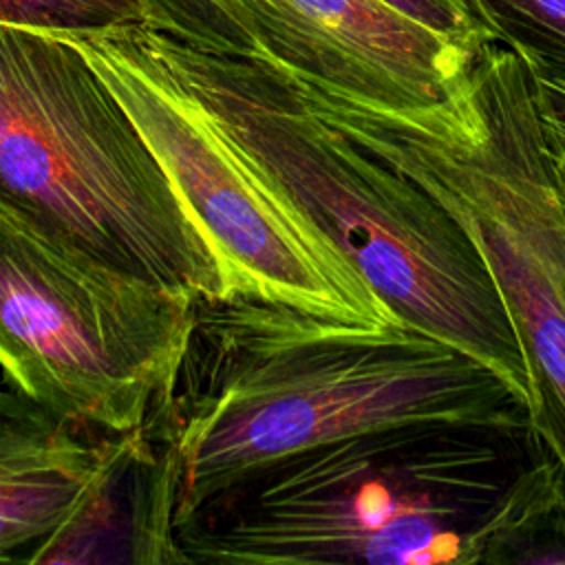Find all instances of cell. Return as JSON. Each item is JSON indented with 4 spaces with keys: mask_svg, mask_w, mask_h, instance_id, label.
Returning a JSON list of instances; mask_svg holds the SVG:
<instances>
[{
    "mask_svg": "<svg viewBox=\"0 0 565 565\" xmlns=\"http://www.w3.org/2000/svg\"><path fill=\"white\" fill-rule=\"evenodd\" d=\"M413 422L532 426L481 360L413 327H338L258 300H199L185 360L148 428L174 525L316 446Z\"/></svg>",
    "mask_w": 565,
    "mask_h": 565,
    "instance_id": "6da1fadb",
    "label": "cell"
},
{
    "mask_svg": "<svg viewBox=\"0 0 565 565\" xmlns=\"http://www.w3.org/2000/svg\"><path fill=\"white\" fill-rule=\"evenodd\" d=\"M148 33L218 126L402 322L481 360L532 406L514 322L481 254L439 201L311 110L269 64Z\"/></svg>",
    "mask_w": 565,
    "mask_h": 565,
    "instance_id": "7a4b0ae2",
    "label": "cell"
},
{
    "mask_svg": "<svg viewBox=\"0 0 565 565\" xmlns=\"http://www.w3.org/2000/svg\"><path fill=\"white\" fill-rule=\"evenodd\" d=\"M532 426L413 422L282 459L174 525L181 563L477 565Z\"/></svg>",
    "mask_w": 565,
    "mask_h": 565,
    "instance_id": "3957f363",
    "label": "cell"
},
{
    "mask_svg": "<svg viewBox=\"0 0 565 565\" xmlns=\"http://www.w3.org/2000/svg\"><path fill=\"white\" fill-rule=\"evenodd\" d=\"M318 115L463 227L525 349L532 430L565 475V212L521 51L483 42L439 104Z\"/></svg>",
    "mask_w": 565,
    "mask_h": 565,
    "instance_id": "277c9868",
    "label": "cell"
},
{
    "mask_svg": "<svg viewBox=\"0 0 565 565\" xmlns=\"http://www.w3.org/2000/svg\"><path fill=\"white\" fill-rule=\"evenodd\" d=\"M0 196L115 265L225 300L216 256L154 152L60 33L0 24Z\"/></svg>",
    "mask_w": 565,
    "mask_h": 565,
    "instance_id": "5b68a950",
    "label": "cell"
},
{
    "mask_svg": "<svg viewBox=\"0 0 565 565\" xmlns=\"http://www.w3.org/2000/svg\"><path fill=\"white\" fill-rule=\"evenodd\" d=\"M199 298L115 265L0 196V375L71 424L148 439Z\"/></svg>",
    "mask_w": 565,
    "mask_h": 565,
    "instance_id": "8992f818",
    "label": "cell"
},
{
    "mask_svg": "<svg viewBox=\"0 0 565 565\" xmlns=\"http://www.w3.org/2000/svg\"><path fill=\"white\" fill-rule=\"evenodd\" d=\"M60 35L88 57L154 152L216 256L225 300H258L349 329L408 327L218 126L154 49L148 24Z\"/></svg>",
    "mask_w": 565,
    "mask_h": 565,
    "instance_id": "52a82bcc",
    "label": "cell"
},
{
    "mask_svg": "<svg viewBox=\"0 0 565 565\" xmlns=\"http://www.w3.org/2000/svg\"><path fill=\"white\" fill-rule=\"evenodd\" d=\"M256 60L318 113L439 104L470 68L466 49L380 0H241Z\"/></svg>",
    "mask_w": 565,
    "mask_h": 565,
    "instance_id": "ba28073f",
    "label": "cell"
},
{
    "mask_svg": "<svg viewBox=\"0 0 565 565\" xmlns=\"http://www.w3.org/2000/svg\"><path fill=\"white\" fill-rule=\"evenodd\" d=\"M150 455L148 439L88 433L2 382L0 563H42Z\"/></svg>",
    "mask_w": 565,
    "mask_h": 565,
    "instance_id": "9c48e42d",
    "label": "cell"
},
{
    "mask_svg": "<svg viewBox=\"0 0 565 565\" xmlns=\"http://www.w3.org/2000/svg\"><path fill=\"white\" fill-rule=\"evenodd\" d=\"M479 563L565 565V475L541 444L492 516Z\"/></svg>",
    "mask_w": 565,
    "mask_h": 565,
    "instance_id": "30bf717a",
    "label": "cell"
},
{
    "mask_svg": "<svg viewBox=\"0 0 565 565\" xmlns=\"http://www.w3.org/2000/svg\"><path fill=\"white\" fill-rule=\"evenodd\" d=\"M141 4L148 26L185 44L243 57L258 53L241 0H141Z\"/></svg>",
    "mask_w": 565,
    "mask_h": 565,
    "instance_id": "8fae6325",
    "label": "cell"
},
{
    "mask_svg": "<svg viewBox=\"0 0 565 565\" xmlns=\"http://www.w3.org/2000/svg\"><path fill=\"white\" fill-rule=\"evenodd\" d=\"M0 24L49 33H95L148 24L141 0H0Z\"/></svg>",
    "mask_w": 565,
    "mask_h": 565,
    "instance_id": "7c38bea8",
    "label": "cell"
},
{
    "mask_svg": "<svg viewBox=\"0 0 565 565\" xmlns=\"http://www.w3.org/2000/svg\"><path fill=\"white\" fill-rule=\"evenodd\" d=\"M501 40L565 68V0H479Z\"/></svg>",
    "mask_w": 565,
    "mask_h": 565,
    "instance_id": "4fadbf2b",
    "label": "cell"
},
{
    "mask_svg": "<svg viewBox=\"0 0 565 565\" xmlns=\"http://www.w3.org/2000/svg\"><path fill=\"white\" fill-rule=\"evenodd\" d=\"M422 26L466 49L501 40L479 0H380Z\"/></svg>",
    "mask_w": 565,
    "mask_h": 565,
    "instance_id": "5bb4252c",
    "label": "cell"
},
{
    "mask_svg": "<svg viewBox=\"0 0 565 565\" xmlns=\"http://www.w3.org/2000/svg\"><path fill=\"white\" fill-rule=\"evenodd\" d=\"M521 55L525 57L532 75V93L541 130L545 139L565 152V68L543 62L525 51H521Z\"/></svg>",
    "mask_w": 565,
    "mask_h": 565,
    "instance_id": "9a60e30c",
    "label": "cell"
},
{
    "mask_svg": "<svg viewBox=\"0 0 565 565\" xmlns=\"http://www.w3.org/2000/svg\"><path fill=\"white\" fill-rule=\"evenodd\" d=\"M545 154H547V163H550V172H552V181H554L561 207L565 212V152L558 146H554L550 139H545Z\"/></svg>",
    "mask_w": 565,
    "mask_h": 565,
    "instance_id": "2e32d148",
    "label": "cell"
}]
</instances>
